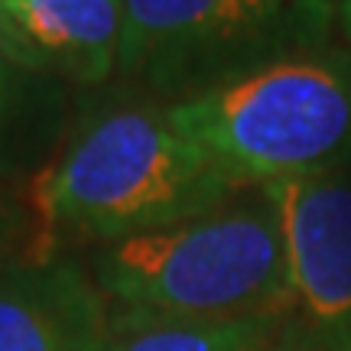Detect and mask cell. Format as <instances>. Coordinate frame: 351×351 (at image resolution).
Masks as SVG:
<instances>
[{"instance_id":"cell-1","label":"cell","mask_w":351,"mask_h":351,"mask_svg":"<svg viewBox=\"0 0 351 351\" xmlns=\"http://www.w3.org/2000/svg\"><path fill=\"white\" fill-rule=\"evenodd\" d=\"M238 189L166 104L143 98L104 108L33 176V261L59 257L65 244L101 247L156 231L208 212Z\"/></svg>"},{"instance_id":"cell-2","label":"cell","mask_w":351,"mask_h":351,"mask_svg":"<svg viewBox=\"0 0 351 351\" xmlns=\"http://www.w3.org/2000/svg\"><path fill=\"white\" fill-rule=\"evenodd\" d=\"M88 274L114 313L296 315L280 215L267 186L238 189L208 212L101 244Z\"/></svg>"},{"instance_id":"cell-3","label":"cell","mask_w":351,"mask_h":351,"mask_svg":"<svg viewBox=\"0 0 351 351\" xmlns=\"http://www.w3.org/2000/svg\"><path fill=\"white\" fill-rule=\"evenodd\" d=\"M166 108L241 189L326 173L351 153V46L293 52Z\"/></svg>"},{"instance_id":"cell-4","label":"cell","mask_w":351,"mask_h":351,"mask_svg":"<svg viewBox=\"0 0 351 351\" xmlns=\"http://www.w3.org/2000/svg\"><path fill=\"white\" fill-rule=\"evenodd\" d=\"M114 75L147 101L179 104L283 56L332 43V0H121Z\"/></svg>"},{"instance_id":"cell-5","label":"cell","mask_w":351,"mask_h":351,"mask_svg":"<svg viewBox=\"0 0 351 351\" xmlns=\"http://www.w3.org/2000/svg\"><path fill=\"white\" fill-rule=\"evenodd\" d=\"M293 313L315 341L351 332V182L335 169L270 182Z\"/></svg>"},{"instance_id":"cell-6","label":"cell","mask_w":351,"mask_h":351,"mask_svg":"<svg viewBox=\"0 0 351 351\" xmlns=\"http://www.w3.org/2000/svg\"><path fill=\"white\" fill-rule=\"evenodd\" d=\"M114 309L69 257L0 267V351H104Z\"/></svg>"},{"instance_id":"cell-7","label":"cell","mask_w":351,"mask_h":351,"mask_svg":"<svg viewBox=\"0 0 351 351\" xmlns=\"http://www.w3.org/2000/svg\"><path fill=\"white\" fill-rule=\"evenodd\" d=\"M16 33L62 82L114 78L124 7L121 0H0Z\"/></svg>"},{"instance_id":"cell-8","label":"cell","mask_w":351,"mask_h":351,"mask_svg":"<svg viewBox=\"0 0 351 351\" xmlns=\"http://www.w3.org/2000/svg\"><path fill=\"white\" fill-rule=\"evenodd\" d=\"M69 130L65 82L0 46V176H36Z\"/></svg>"},{"instance_id":"cell-9","label":"cell","mask_w":351,"mask_h":351,"mask_svg":"<svg viewBox=\"0 0 351 351\" xmlns=\"http://www.w3.org/2000/svg\"><path fill=\"white\" fill-rule=\"evenodd\" d=\"M296 315L173 319L114 313L104 351H270Z\"/></svg>"},{"instance_id":"cell-10","label":"cell","mask_w":351,"mask_h":351,"mask_svg":"<svg viewBox=\"0 0 351 351\" xmlns=\"http://www.w3.org/2000/svg\"><path fill=\"white\" fill-rule=\"evenodd\" d=\"M0 46H3L7 52H13L16 59H23V62L46 69V65H43V59H39L36 52H33V46H29V43H26V39L16 33V26L10 23V16H7V10H3V7H0Z\"/></svg>"},{"instance_id":"cell-11","label":"cell","mask_w":351,"mask_h":351,"mask_svg":"<svg viewBox=\"0 0 351 351\" xmlns=\"http://www.w3.org/2000/svg\"><path fill=\"white\" fill-rule=\"evenodd\" d=\"M315 348H319V341L306 332V326H302L300 319H293L289 328L283 332V339L276 341L270 351H315Z\"/></svg>"},{"instance_id":"cell-12","label":"cell","mask_w":351,"mask_h":351,"mask_svg":"<svg viewBox=\"0 0 351 351\" xmlns=\"http://www.w3.org/2000/svg\"><path fill=\"white\" fill-rule=\"evenodd\" d=\"M339 29L351 46V0H339Z\"/></svg>"},{"instance_id":"cell-13","label":"cell","mask_w":351,"mask_h":351,"mask_svg":"<svg viewBox=\"0 0 351 351\" xmlns=\"http://www.w3.org/2000/svg\"><path fill=\"white\" fill-rule=\"evenodd\" d=\"M332 3H339V0H332Z\"/></svg>"}]
</instances>
